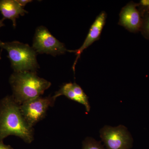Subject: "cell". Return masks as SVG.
<instances>
[{
    "label": "cell",
    "mask_w": 149,
    "mask_h": 149,
    "mask_svg": "<svg viewBox=\"0 0 149 149\" xmlns=\"http://www.w3.org/2000/svg\"><path fill=\"white\" fill-rule=\"evenodd\" d=\"M34 130L20 111L19 105L12 96H7L0 101V141L9 136L19 137L25 143L34 140Z\"/></svg>",
    "instance_id": "6da1fadb"
},
{
    "label": "cell",
    "mask_w": 149,
    "mask_h": 149,
    "mask_svg": "<svg viewBox=\"0 0 149 149\" xmlns=\"http://www.w3.org/2000/svg\"><path fill=\"white\" fill-rule=\"evenodd\" d=\"M9 82L13 97L19 105L40 97L51 85L50 82L32 71L14 72L10 77Z\"/></svg>",
    "instance_id": "7a4b0ae2"
},
{
    "label": "cell",
    "mask_w": 149,
    "mask_h": 149,
    "mask_svg": "<svg viewBox=\"0 0 149 149\" xmlns=\"http://www.w3.org/2000/svg\"><path fill=\"white\" fill-rule=\"evenodd\" d=\"M0 47L7 52V57L14 72H36L40 68L37 60V53L27 44L18 41L4 42L0 40Z\"/></svg>",
    "instance_id": "3957f363"
},
{
    "label": "cell",
    "mask_w": 149,
    "mask_h": 149,
    "mask_svg": "<svg viewBox=\"0 0 149 149\" xmlns=\"http://www.w3.org/2000/svg\"><path fill=\"white\" fill-rule=\"evenodd\" d=\"M32 48L37 53L60 55L67 51L64 44L56 39L44 26L37 27L33 39Z\"/></svg>",
    "instance_id": "277c9868"
},
{
    "label": "cell",
    "mask_w": 149,
    "mask_h": 149,
    "mask_svg": "<svg viewBox=\"0 0 149 149\" xmlns=\"http://www.w3.org/2000/svg\"><path fill=\"white\" fill-rule=\"evenodd\" d=\"M55 101L53 96L38 97L19 105L20 111L25 121L33 128L45 117L49 107L52 106Z\"/></svg>",
    "instance_id": "5b68a950"
},
{
    "label": "cell",
    "mask_w": 149,
    "mask_h": 149,
    "mask_svg": "<svg viewBox=\"0 0 149 149\" xmlns=\"http://www.w3.org/2000/svg\"><path fill=\"white\" fill-rule=\"evenodd\" d=\"M100 136L106 149H130L133 139L127 128L122 125L113 127L105 125L101 129Z\"/></svg>",
    "instance_id": "8992f818"
},
{
    "label": "cell",
    "mask_w": 149,
    "mask_h": 149,
    "mask_svg": "<svg viewBox=\"0 0 149 149\" xmlns=\"http://www.w3.org/2000/svg\"><path fill=\"white\" fill-rule=\"evenodd\" d=\"M106 18L107 14L104 11L102 12L97 17L93 24L91 25L88 35L81 47L78 49L75 50H68V52H70L75 53L77 55L72 66V69L74 72L77 61L80 58L81 54L84 50L91 46L94 42L100 39L102 31L105 24Z\"/></svg>",
    "instance_id": "52a82bcc"
},
{
    "label": "cell",
    "mask_w": 149,
    "mask_h": 149,
    "mask_svg": "<svg viewBox=\"0 0 149 149\" xmlns=\"http://www.w3.org/2000/svg\"><path fill=\"white\" fill-rule=\"evenodd\" d=\"M136 5L128 3L123 8L119 14L118 24L130 32H138L143 25L142 19Z\"/></svg>",
    "instance_id": "ba28073f"
},
{
    "label": "cell",
    "mask_w": 149,
    "mask_h": 149,
    "mask_svg": "<svg viewBox=\"0 0 149 149\" xmlns=\"http://www.w3.org/2000/svg\"><path fill=\"white\" fill-rule=\"evenodd\" d=\"M61 95L65 96L70 100L82 104L85 107L87 112L90 111L91 106L88 97L77 83H70L64 84L59 91L56 92L53 97L56 100L58 97Z\"/></svg>",
    "instance_id": "9c48e42d"
},
{
    "label": "cell",
    "mask_w": 149,
    "mask_h": 149,
    "mask_svg": "<svg viewBox=\"0 0 149 149\" xmlns=\"http://www.w3.org/2000/svg\"><path fill=\"white\" fill-rule=\"evenodd\" d=\"M0 12L3 18L12 21L14 28L16 26V19L19 16H24L28 13L16 0H0Z\"/></svg>",
    "instance_id": "30bf717a"
},
{
    "label": "cell",
    "mask_w": 149,
    "mask_h": 149,
    "mask_svg": "<svg viewBox=\"0 0 149 149\" xmlns=\"http://www.w3.org/2000/svg\"><path fill=\"white\" fill-rule=\"evenodd\" d=\"M82 149H104L100 142L93 138H86L83 141Z\"/></svg>",
    "instance_id": "8fae6325"
},
{
    "label": "cell",
    "mask_w": 149,
    "mask_h": 149,
    "mask_svg": "<svg viewBox=\"0 0 149 149\" xmlns=\"http://www.w3.org/2000/svg\"><path fill=\"white\" fill-rule=\"evenodd\" d=\"M142 26V29L144 35L149 38V15L147 17V18L145 19Z\"/></svg>",
    "instance_id": "7c38bea8"
},
{
    "label": "cell",
    "mask_w": 149,
    "mask_h": 149,
    "mask_svg": "<svg viewBox=\"0 0 149 149\" xmlns=\"http://www.w3.org/2000/svg\"><path fill=\"white\" fill-rule=\"evenodd\" d=\"M17 1L21 6L22 7H24L28 3L32 2L31 0H16Z\"/></svg>",
    "instance_id": "4fadbf2b"
},
{
    "label": "cell",
    "mask_w": 149,
    "mask_h": 149,
    "mask_svg": "<svg viewBox=\"0 0 149 149\" xmlns=\"http://www.w3.org/2000/svg\"><path fill=\"white\" fill-rule=\"evenodd\" d=\"M0 149H13L9 145H5L3 141H0Z\"/></svg>",
    "instance_id": "5bb4252c"
},
{
    "label": "cell",
    "mask_w": 149,
    "mask_h": 149,
    "mask_svg": "<svg viewBox=\"0 0 149 149\" xmlns=\"http://www.w3.org/2000/svg\"><path fill=\"white\" fill-rule=\"evenodd\" d=\"M141 4L142 5L146 7L149 8V0H143V1H141Z\"/></svg>",
    "instance_id": "9a60e30c"
},
{
    "label": "cell",
    "mask_w": 149,
    "mask_h": 149,
    "mask_svg": "<svg viewBox=\"0 0 149 149\" xmlns=\"http://www.w3.org/2000/svg\"><path fill=\"white\" fill-rule=\"evenodd\" d=\"M4 20V19L3 18L1 19H0V28L3 27V26H5V24L3 23V21Z\"/></svg>",
    "instance_id": "2e32d148"
},
{
    "label": "cell",
    "mask_w": 149,
    "mask_h": 149,
    "mask_svg": "<svg viewBox=\"0 0 149 149\" xmlns=\"http://www.w3.org/2000/svg\"><path fill=\"white\" fill-rule=\"evenodd\" d=\"M1 53H0V60H1V53L2 49L1 50Z\"/></svg>",
    "instance_id": "e0dca14e"
}]
</instances>
